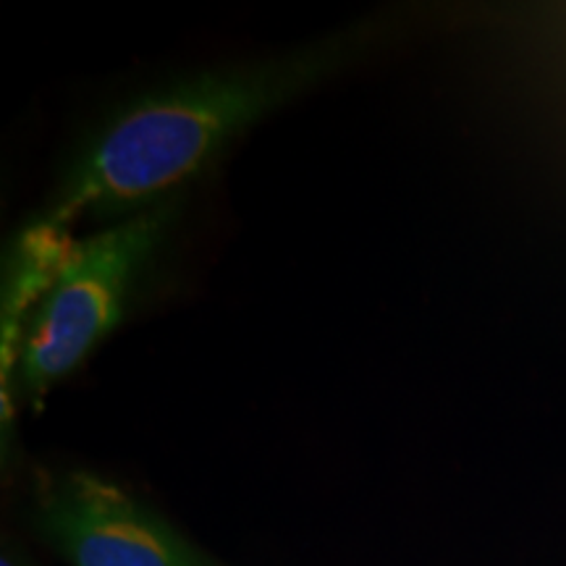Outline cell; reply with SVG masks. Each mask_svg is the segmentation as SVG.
<instances>
[{"mask_svg": "<svg viewBox=\"0 0 566 566\" xmlns=\"http://www.w3.org/2000/svg\"><path fill=\"white\" fill-rule=\"evenodd\" d=\"M378 38L359 24L294 51L174 76L118 105L69 160L42 218L122 221L174 200L254 124L370 53Z\"/></svg>", "mask_w": 566, "mask_h": 566, "instance_id": "1", "label": "cell"}, {"mask_svg": "<svg viewBox=\"0 0 566 566\" xmlns=\"http://www.w3.org/2000/svg\"><path fill=\"white\" fill-rule=\"evenodd\" d=\"M176 212L174 197L82 239L27 325L13 391L40 405L122 325L137 286L168 242Z\"/></svg>", "mask_w": 566, "mask_h": 566, "instance_id": "2", "label": "cell"}, {"mask_svg": "<svg viewBox=\"0 0 566 566\" xmlns=\"http://www.w3.org/2000/svg\"><path fill=\"white\" fill-rule=\"evenodd\" d=\"M34 520L69 566H218L150 506L87 470L48 480Z\"/></svg>", "mask_w": 566, "mask_h": 566, "instance_id": "3", "label": "cell"}, {"mask_svg": "<svg viewBox=\"0 0 566 566\" xmlns=\"http://www.w3.org/2000/svg\"><path fill=\"white\" fill-rule=\"evenodd\" d=\"M76 242L69 226L38 218L13 239L3 268V310H0V386L9 391V375H17L21 342L34 310L74 258Z\"/></svg>", "mask_w": 566, "mask_h": 566, "instance_id": "4", "label": "cell"}]
</instances>
